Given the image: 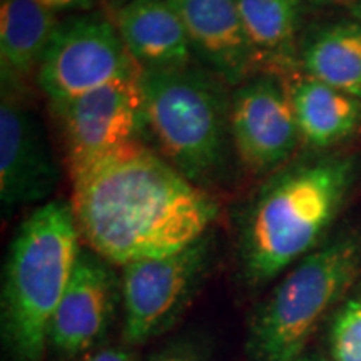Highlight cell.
<instances>
[{"label": "cell", "mask_w": 361, "mask_h": 361, "mask_svg": "<svg viewBox=\"0 0 361 361\" xmlns=\"http://www.w3.org/2000/svg\"><path fill=\"white\" fill-rule=\"evenodd\" d=\"M80 239L107 263L164 258L204 238L218 202L135 141L72 179Z\"/></svg>", "instance_id": "1"}, {"label": "cell", "mask_w": 361, "mask_h": 361, "mask_svg": "<svg viewBox=\"0 0 361 361\" xmlns=\"http://www.w3.org/2000/svg\"><path fill=\"white\" fill-rule=\"evenodd\" d=\"M353 157L329 156L271 176L247 207L239 263L252 286L278 278L322 245L355 183Z\"/></svg>", "instance_id": "2"}, {"label": "cell", "mask_w": 361, "mask_h": 361, "mask_svg": "<svg viewBox=\"0 0 361 361\" xmlns=\"http://www.w3.org/2000/svg\"><path fill=\"white\" fill-rule=\"evenodd\" d=\"M80 250L71 202L37 206L17 229L2 290V331L13 361H42L52 316L69 286Z\"/></svg>", "instance_id": "3"}, {"label": "cell", "mask_w": 361, "mask_h": 361, "mask_svg": "<svg viewBox=\"0 0 361 361\" xmlns=\"http://www.w3.org/2000/svg\"><path fill=\"white\" fill-rule=\"evenodd\" d=\"M144 114L159 154L206 189L219 184L234 154L231 96L223 79L202 66L142 72Z\"/></svg>", "instance_id": "4"}, {"label": "cell", "mask_w": 361, "mask_h": 361, "mask_svg": "<svg viewBox=\"0 0 361 361\" xmlns=\"http://www.w3.org/2000/svg\"><path fill=\"white\" fill-rule=\"evenodd\" d=\"M361 273V233L348 229L328 239L279 279L247 331L251 361H291L351 290Z\"/></svg>", "instance_id": "5"}, {"label": "cell", "mask_w": 361, "mask_h": 361, "mask_svg": "<svg viewBox=\"0 0 361 361\" xmlns=\"http://www.w3.org/2000/svg\"><path fill=\"white\" fill-rule=\"evenodd\" d=\"M137 71L142 69L129 56L114 20L80 13L59 22L35 78L56 106Z\"/></svg>", "instance_id": "6"}, {"label": "cell", "mask_w": 361, "mask_h": 361, "mask_svg": "<svg viewBox=\"0 0 361 361\" xmlns=\"http://www.w3.org/2000/svg\"><path fill=\"white\" fill-rule=\"evenodd\" d=\"M209 256L211 238L206 234L174 255L135 261L121 268L126 345H142L173 328L200 288Z\"/></svg>", "instance_id": "7"}, {"label": "cell", "mask_w": 361, "mask_h": 361, "mask_svg": "<svg viewBox=\"0 0 361 361\" xmlns=\"http://www.w3.org/2000/svg\"><path fill=\"white\" fill-rule=\"evenodd\" d=\"M52 111L61 124L72 180L112 152L141 141L146 129L142 71L56 104Z\"/></svg>", "instance_id": "8"}, {"label": "cell", "mask_w": 361, "mask_h": 361, "mask_svg": "<svg viewBox=\"0 0 361 361\" xmlns=\"http://www.w3.org/2000/svg\"><path fill=\"white\" fill-rule=\"evenodd\" d=\"M234 154L252 176H269L301 142L290 87L283 78L255 74L231 94Z\"/></svg>", "instance_id": "9"}, {"label": "cell", "mask_w": 361, "mask_h": 361, "mask_svg": "<svg viewBox=\"0 0 361 361\" xmlns=\"http://www.w3.org/2000/svg\"><path fill=\"white\" fill-rule=\"evenodd\" d=\"M59 169L40 121L20 97L4 87L0 106V200L6 211L45 204Z\"/></svg>", "instance_id": "10"}, {"label": "cell", "mask_w": 361, "mask_h": 361, "mask_svg": "<svg viewBox=\"0 0 361 361\" xmlns=\"http://www.w3.org/2000/svg\"><path fill=\"white\" fill-rule=\"evenodd\" d=\"M112 266L82 246L49 326V346L57 355L79 356L106 336L121 303V279Z\"/></svg>", "instance_id": "11"}, {"label": "cell", "mask_w": 361, "mask_h": 361, "mask_svg": "<svg viewBox=\"0 0 361 361\" xmlns=\"http://www.w3.org/2000/svg\"><path fill=\"white\" fill-rule=\"evenodd\" d=\"M178 12L194 59L238 87L256 74L238 0H169Z\"/></svg>", "instance_id": "12"}, {"label": "cell", "mask_w": 361, "mask_h": 361, "mask_svg": "<svg viewBox=\"0 0 361 361\" xmlns=\"http://www.w3.org/2000/svg\"><path fill=\"white\" fill-rule=\"evenodd\" d=\"M114 24L142 72L184 69L192 64L188 34L169 0H128L117 11Z\"/></svg>", "instance_id": "13"}, {"label": "cell", "mask_w": 361, "mask_h": 361, "mask_svg": "<svg viewBox=\"0 0 361 361\" xmlns=\"http://www.w3.org/2000/svg\"><path fill=\"white\" fill-rule=\"evenodd\" d=\"M305 0H238L256 74L278 78L300 66V29Z\"/></svg>", "instance_id": "14"}, {"label": "cell", "mask_w": 361, "mask_h": 361, "mask_svg": "<svg viewBox=\"0 0 361 361\" xmlns=\"http://www.w3.org/2000/svg\"><path fill=\"white\" fill-rule=\"evenodd\" d=\"M301 141L328 149L361 129V99L301 75L288 84Z\"/></svg>", "instance_id": "15"}, {"label": "cell", "mask_w": 361, "mask_h": 361, "mask_svg": "<svg viewBox=\"0 0 361 361\" xmlns=\"http://www.w3.org/2000/svg\"><path fill=\"white\" fill-rule=\"evenodd\" d=\"M56 13L37 0H0L2 82L20 84L37 72L57 27Z\"/></svg>", "instance_id": "16"}, {"label": "cell", "mask_w": 361, "mask_h": 361, "mask_svg": "<svg viewBox=\"0 0 361 361\" xmlns=\"http://www.w3.org/2000/svg\"><path fill=\"white\" fill-rule=\"evenodd\" d=\"M303 75L361 99V22L322 25L301 42Z\"/></svg>", "instance_id": "17"}, {"label": "cell", "mask_w": 361, "mask_h": 361, "mask_svg": "<svg viewBox=\"0 0 361 361\" xmlns=\"http://www.w3.org/2000/svg\"><path fill=\"white\" fill-rule=\"evenodd\" d=\"M331 361H361V291L341 301L328 328Z\"/></svg>", "instance_id": "18"}, {"label": "cell", "mask_w": 361, "mask_h": 361, "mask_svg": "<svg viewBox=\"0 0 361 361\" xmlns=\"http://www.w3.org/2000/svg\"><path fill=\"white\" fill-rule=\"evenodd\" d=\"M147 361H209L206 350L191 338H178L156 351Z\"/></svg>", "instance_id": "19"}, {"label": "cell", "mask_w": 361, "mask_h": 361, "mask_svg": "<svg viewBox=\"0 0 361 361\" xmlns=\"http://www.w3.org/2000/svg\"><path fill=\"white\" fill-rule=\"evenodd\" d=\"M316 7L331 8V11L343 12L346 19L361 22V0H305Z\"/></svg>", "instance_id": "20"}, {"label": "cell", "mask_w": 361, "mask_h": 361, "mask_svg": "<svg viewBox=\"0 0 361 361\" xmlns=\"http://www.w3.org/2000/svg\"><path fill=\"white\" fill-rule=\"evenodd\" d=\"M37 2L49 12H75V11H89L92 7L94 0H37Z\"/></svg>", "instance_id": "21"}, {"label": "cell", "mask_w": 361, "mask_h": 361, "mask_svg": "<svg viewBox=\"0 0 361 361\" xmlns=\"http://www.w3.org/2000/svg\"><path fill=\"white\" fill-rule=\"evenodd\" d=\"M84 361H135V355L130 348H106L99 350Z\"/></svg>", "instance_id": "22"}, {"label": "cell", "mask_w": 361, "mask_h": 361, "mask_svg": "<svg viewBox=\"0 0 361 361\" xmlns=\"http://www.w3.org/2000/svg\"><path fill=\"white\" fill-rule=\"evenodd\" d=\"M291 361H328V360H324L322 355L313 353V351H303V353L298 355L296 358H293Z\"/></svg>", "instance_id": "23"}]
</instances>
